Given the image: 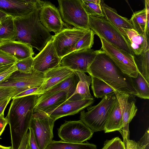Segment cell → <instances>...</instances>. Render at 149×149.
<instances>
[{"instance_id": "2", "label": "cell", "mask_w": 149, "mask_h": 149, "mask_svg": "<svg viewBox=\"0 0 149 149\" xmlns=\"http://www.w3.org/2000/svg\"><path fill=\"white\" fill-rule=\"evenodd\" d=\"M38 97L33 95L12 99L6 117L10 127L11 149H18L28 131Z\"/></svg>"}, {"instance_id": "33", "label": "cell", "mask_w": 149, "mask_h": 149, "mask_svg": "<svg viewBox=\"0 0 149 149\" xmlns=\"http://www.w3.org/2000/svg\"><path fill=\"white\" fill-rule=\"evenodd\" d=\"M95 33L90 29L77 42L74 48V51L90 49L94 44Z\"/></svg>"}, {"instance_id": "6", "label": "cell", "mask_w": 149, "mask_h": 149, "mask_svg": "<svg viewBox=\"0 0 149 149\" xmlns=\"http://www.w3.org/2000/svg\"><path fill=\"white\" fill-rule=\"evenodd\" d=\"M59 11L62 19L77 29H87L89 16L81 0H58Z\"/></svg>"}, {"instance_id": "35", "label": "cell", "mask_w": 149, "mask_h": 149, "mask_svg": "<svg viewBox=\"0 0 149 149\" xmlns=\"http://www.w3.org/2000/svg\"><path fill=\"white\" fill-rule=\"evenodd\" d=\"M17 61L13 56L0 49V64L3 65H11Z\"/></svg>"}, {"instance_id": "9", "label": "cell", "mask_w": 149, "mask_h": 149, "mask_svg": "<svg viewBox=\"0 0 149 149\" xmlns=\"http://www.w3.org/2000/svg\"><path fill=\"white\" fill-rule=\"evenodd\" d=\"M101 49L113 61L124 74L131 77H136L138 71L134 56L118 48L102 38Z\"/></svg>"}, {"instance_id": "37", "label": "cell", "mask_w": 149, "mask_h": 149, "mask_svg": "<svg viewBox=\"0 0 149 149\" xmlns=\"http://www.w3.org/2000/svg\"><path fill=\"white\" fill-rule=\"evenodd\" d=\"M15 92V89L11 87H0V100L12 97Z\"/></svg>"}, {"instance_id": "40", "label": "cell", "mask_w": 149, "mask_h": 149, "mask_svg": "<svg viewBox=\"0 0 149 149\" xmlns=\"http://www.w3.org/2000/svg\"><path fill=\"white\" fill-rule=\"evenodd\" d=\"M139 145L145 149H149V128L146 130L143 137L137 142Z\"/></svg>"}, {"instance_id": "8", "label": "cell", "mask_w": 149, "mask_h": 149, "mask_svg": "<svg viewBox=\"0 0 149 149\" xmlns=\"http://www.w3.org/2000/svg\"><path fill=\"white\" fill-rule=\"evenodd\" d=\"M45 80L44 74L33 70L31 74L20 73L16 71L7 79L0 82V87H11L15 92L12 98L29 88L40 87ZM11 98V99H12Z\"/></svg>"}, {"instance_id": "49", "label": "cell", "mask_w": 149, "mask_h": 149, "mask_svg": "<svg viewBox=\"0 0 149 149\" xmlns=\"http://www.w3.org/2000/svg\"><path fill=\"white\" fill-rule=\"evenodd\" d=\"M6 67L5 66H3L0 68V72L5 69Z\"/></svg>"}, {"instance_id": "31", "label": "cell", "mask_w": 149, "mask_h": 149, "mask_svg": "<svg viewBox=\"0 0 149 149\" xmlns=\"http://www.w3.org/2000/svg\"><path fill=\"white\" fill-rule=\"evenodd\" d=\"M137 96L144 99H149V84L139 72L135 78L131 77Z\"/></svg>"}, {"instance_id": "30", "label": "cell", "mask_w": 149, "mask_h": 149, "mask_svg": "<svg viewBox=\"0 0 149 149\" xmlns=\"http://www.w3.org/2000/svg\"><path fill=\"white\" fill-rule=\"evenodd\" d=\"M91 89L94 96L97 98H102L104 96L115 91L102 80L91 77Z\"/></svg>"}, {"instance_id": "27", "label": "cell", "mask_w": 149, "mask_h": 149, "mask_svg": "<svg viewBox=\"0 0 149 149\" xmlns=\"http://www.w3.org/2000/svg\"><path fill=\"white\" fill-rule=\"evenodd\" d=\"M149 39L145 41L143 50L141 54L134 57V60L138 71L149 84Z\"/></svg>"}, {"instance_id": "46", "label": "cell", "mask_w": 149, "mask_h": 149, "mask_svg": "<svg viewBox=\"0 0 149 149\" xmlns=\"http://www.w3.org/2000/svg\"><path fill=\"white\" fill-rule=\"evenodd\" d=\"M8 15L6 13L0 10V24L2 21Z\"/></svg>"}, {"instance_id": "16", "label": "cell", "mask_w": 149, "mask_h": 149, "mask_svg": "<svg viewBox=\"0 0 149 149\" xmlns=\"http://www.w3.org/2000/svg\"><path fill=\"white\" fill-rule=\"evenodd\" d=\"M39 16L41 23L49 32L53 31L56 35L64 29L65 24L59 10L50 2L45 1L40 8Z\"/></svg>"}, {"instance_id": "29", "label": "cell", "mask_w": 149, "mask_h": 149, "mask_svg": "<svg viewBox=\"0 0 149 149\" xmlns=\"http://www.w3.org/2000/svg\"><path fill=\"white\" fill-rule=\"evenodd\" d=\"M45 149H97L96 146L88 142L75 143L52 140Z\"/></svg>"}, {"instance_id": "45", "label": "cell", "mask_w": 149, "mask_h": 149, "mask_svg": "<svg viewBox=\"0 0 149 149\" xmlns=\"http://www.w3.org/2000/svg\"><path fill=\"white\" fill-rule=\"evenodd\" d=\"M11 98L10 97L0 100V115H4L5 110Z\"/></svg>"}, {"instance_id": "10", "label": "cell", "mask_w": 149, "mask_h": 149, "mask_svg": "<svg viewBox=\"0 0 149 149\" xmlns=\"http://www.w3.org/2000/svg\"><path fill=\"white\" fill-rule=\"evenodd\" d=\"M89 29L64 28L59 33L52 36L54 47L58 57L62 58L74 51L77 42Z\"/></svg>"}, {"instance_id": "32", "label": "cell", "mask_w": 149, "mask_h": 149, "mask_svg": "<svg viewBox=\"0 0 149 149\" xmlns=\"http://www.w3.org/2000/svg\"><path fill=\"white\" fill-rule=\"evenodd\" d=\"M82 6L88 15L104 17L100 0H81Z\"/></svg>"}, {"instance_id": "7", "label": "cell", "mask_w": 149, "mask_h": 149, "mask_svg": "<svg viewBox=\"0 0 149 149\" xmlns=\"http://www.w3.org/2000/svg\"><path fill=\"white\" fill-rule=\"evenodd\" d=\"M55 121L45 112H34L29 127L33 131L40 149H45L53 140Z\"/></svg>"}, {"instance_id": "5", "label": "cell", "mask_w": 149, "mask_h": 149, "mask_svg": "<svg viewBox=\"0 0 149 149\" xmlns=\"http://www.w3.org/2000/svg\"><path fill=\"white\" fill-rule=\"evenodd\" d=\"M116 98L114 92L104 96L97 105L88 107L87 111H81L80 120L93 132L104 131L109 112Z\"/></svg>"}, {"instance_id": "14", "label": "cell", "mask_w": 149, "mask_h": 149, "mask_svg": "<svg viewBox=\"0 0 149 149\" xmlns=\"http://www.w3.org/2000/svg\"><path fill=\"white\" fill-rule=\"evenodd\" d=\"M45 2L39 0H0V10L15 18L41 7Z\"/></svg>"}, {"instance_id": "18", "label": "cell", "mask_w": 149, "mask_h": 149, "mask_svg": "<svg viewBox=\"0 0 149 149\" xmlns=\"http://www.w3.org/2000/svg\"><path fill=\"white\" fill-rule=\"evenodd\" d=\"M94 102V99H85L75 101L67 100L53 111L47 113L50 117L56 120L64 116L77 113L91 106Z\"/></svg>"}, {"instance_id": "3", "label": "cell", "mask_w": 149, "mask_h": 149, "mask_svg": "<svg viewBox=\"0 0 149 149\" xmlns=\"http://www.w3.org/2000/svg\"><path fill=\"white\" fill-rule=\"evenodd\" d=\"M40 8L22 17L14 19L15 40L28 44L40 52L52 37L40 20L39 15Z\"/></svg>"}, {"instance_id": "1", "label": "cell", "mask_w": 149, "mask_h": 149, "mask_svg": "<svg viewBox=\"0 0 149 149\" xmlns=\"http://www.w3.org/2000/svg\"><path fill=\"white\" fill-rule=\"evenodd\" d=\"M87 72L103 81L115 91L137 95L132 78L123 73L103 51L96 55Z\"/></svg>"}, {"instance_id": "22", "label": "cell", "mask_w": 149, "mask_h": 149, "mask_svg": "<svg viewBox=\"0 0 149 149\" xmlns=\"http://www.w3.org/2000/svg\"><path fill=\"white\" fill-rule=\"evenodd\" d=\"M145 8L134 12L130 20L138 33L149 36V1L145 0Z\"/></svg>"}, {"instance_id": "39", "label": "cell", "mask_w": 149, "mask_h": 149, "mask_svg": "<svg viewBox=\"0 0 149 149\" xmlns=\"http://www.w3.org/2000/svg\"><path fill=\"white\" fill-rule=\"evenodd\" d=\"M29 146L30 149H40L33 129L29 127Z\"/></svg>"}, {"instance_id": "44", "label": "cell", "mask_w": 149, "mask_h": 149, "mask_svg": "<svg viewBox=\"0 0 149 149\" xmlns=\"http://www.w3.org/2000/svg\"><path fill=\"white\" fill-rule=\"evenodd\" d=\"M29 137V130L28 131L24 136L18 149H26L28 145Z\"/></svg>"}, {"instance_id": "34", "label": "cell", "mask_w": 149, "mask_h": 149, "mask_svg": "<svg viewBox=\"0 0 149 149\" xmlns=\"http://www.w3.org/2000/svg\"><path fill=\"white\" fill-rule=\"evenodd\" d=\"M33 57L17 61L15 63L17 71L20 73L31 74L33 72Z\"/></svg>"}, {"instance_id": "11", "label": "cell", "mask_w": 149, "mask_h": 149, "mask_svg": "<svg viewBox=\"0 0 149 149\" xmlns=\"http://www.w3.org/2000/svg\"><path fill=\"white\" fill-rule=\"evenodd\" d=\"M94 132L81 120L66 121L58 129V136L63 141L81 143L89 140Z\"/></svg>"}, {"instance_id": "43", "label": "cell", "mask_w": 149, "mask_h": 149, "mask_svg": "<svg viewBox=\"0 0 149 149\" xmlns=\"http://www.w3.org/2000/svg\"><path fill=\"white\" fill-rule=\"evenodd\" d=\"M8 124L7 118L4 117V115H0V136L5 129L7 125Z\"/></svg>"}, {"instance_id": "38", "label": "cell", "mask_w": 149, "mask_h": 149, "mask_svg": "<svg viewBox=\"0 0 149 149\" xmlns=\"http://www.w3.org/2000/svg\"><path fill=\"white\" fill-rule=\"evenodd\" d=\"M121 139L116 137L111 140H107L104 143L102 149H116Z\"/></svg>"}, {"instance_id": "48", "label": "cell", "mask_w": 149, "mask_h": 149, "mask_svg": "<svg viewBox=\"0 0 149 149\" xmlns=\"http://www.w3.org/2000/svg\"><path fill=\"white\" fill-rule=\"evenodd\" d=\"M0 149H11V147L4 146L0 145Z\"/></svg>"}, {"instance_id": "25", "label": "cell", "mask_w": 149, "mask_h": 149, "mask_svg": "<svg viewBox=\"0 0 149 149\" xmlns=\"http://www.w3.org/2000/svg\"><path fill=\"white\" fill-rule=\"evenodd\" d=\"M68 94L65 91L59 92L35 105L34 112L42 111L47 113L52 111L67 100Z\"/></svg>"}, {"instance_id": "51", "label": "cell", "mask_w": 149, "mask_h": 149, "mask_svg": "<svg viewBox=\"0 0 149 149\" xmlns=\"http://www.w3.org/2000/svg\"><path fill=\"white\" fill-rule=\"evenodd\" d=\"M26 149H30V148L29 146V143H28V145Z\"/></svg>"}, {"instance_id": "12", "label": "cell", "mask_w": 149, "mask_h": 149, "mask_svg": "<svg viewBox=\"0 0 149 149\" xmlns=\"http://www.w3.org/2000/svg\"><path fill=\"white\" fill-rule=\"evenodd\" d=\"M102 51L91 49L74 51L63 57L60 65L75 72H87L96 55Z\"/></svg>"}, {"instance_id": "41", "label": "cell", "mask_w": 149, "mask_h": 149, "mask_svg": "<svg viewBox=\"0 0 149 149\" xmlns=\"http://www.w3.org/2000/svg\"><path fill=\"white\" fill-rule=\"evenodd\" d=\"M38 88V87H35L26 90L15 95L12 97L11 99L31 95H33L35 92L37 90Z\"/></svg>"}, {"instance_id": "17", "label": "cell", "mask_w": 149, "mask_h": 149, "mask_svg": "<svg viewBox=\"0 0 149 149\" xmlns=\"http://www.w3.org/2000/svg\"><path fill=\"white\" fill-rule=\"evenodd\" d=\"M75 72L60 65L49 70L44 74L45 80L33 95H37L39 97Z\"/></svg>"}, {"instance_id": "50", "label": "cell", "mask_w": 149, "mask_h": 149, "mask_svg": "<svg viewBox=\"0 0 149 149\" xmlns=\"http://www.w3.org/2000/svg\"><path fill=\"white\" fill-rule=\"evenodd\" d=\"M4 65H2V64H0V68H1Z\"/></svg>"}, {"instance_id": "36", "label": "cell", "mask_w": 149, "mask_h": 149, "mask_svg": "<svg viewBox=\"0 0 149 149\" xmlns=\"http://www.w3.org/2000/svg\"><path fill=\"white\" fill-rule=\"evenodd\" d=\"M17 70L15 63L0 72V82L8 77L14 72Z\"/></svg>"}, {"instance_id": "42", "label": "cell", "mask_w": 149, "mask_h": 149, "mask_svg": "<svg viewBox=\"0 0 149 149\" xmlns=\"http://www.w3.org/2000/svg\"><path fill=\"white\" fill-rule=\"evenodd\" d=\"M125 149H145V148L141 147L138 142L129 139L127 141Z\"/></svg>"}, {"instance_id": "13", "label": "cell", "mask_w": 149, "mask_h": 149, "mask_svg": "<svg viewBox=\"0 0 149 149\" xmlns=\"http://www.w3.org/2000/svg\"><path fill=\"white\" fill-rule=\"evenodd\" d=\"M119 104L122 114L123 126L119 131L123 139V143L125 149L127 142L130 139L129 124L135 116L137 108L135 105V96L115 91Z\"/></svg>"}, {"instance_id": "15", "label": "cell", "mask_w": 149, "mask_h": 149, "mask_svg": "<svg viewBox=\"0 0 149 149\" xmlns=\"http://www.w3.org/2000/svg\"><path fill=\"white\" fill-rule=\"evenodd\" d=\"M61 58L58 56L52 38L33 58V70L43 74L60 65Z\"/></svg>"}, {"instance_id": "20", "label": "cell", "mask_w": 149, "mask_h": 149, "mask_svg": "<svg viewBox=\"0 0 149 149\" xmlns=\"http://www.w3.org/2000/svg\"><path fill=\"white\" fill-rule=\"evenodd\" d=\"M79 81V77L75 72L67 79L39 96L36 104L62 91H65L68 93L69 98L74 92Z\"/></svg>"}, {"instance_id": "23", "label": "cell", "mask_w": 149, "mask_h": 149, "mask_svg": "<svg viewBox=\"0 0 149 149\" xmlns=\"http://www.w3.org/2000/svg\"><path fill=\"white\" fill-rule=\"evenodd\" d=\"M79 78L75 90L73 94L67 100L75 101L82 99H93L89 88L91 77L84 72H76Z\"/></svg>"}, {"instance_id": "21", "label": "cell", "mask_w": 149, "mask_h": 149, "mask_svg": "<svg viewBox=\"0 0 149 149\" xmlns=\"http://www.w3.org/2000/svg\"><path fill=\"white\" fill-rule=\"evenodd\" d=\"M101 5L104 17L120 31L125 38V30L134 29L130 21L119 15L114 9L101 1Z\"/></svg>"}, {"instance_id": "28", "label": "cell", "mask_w": 149, "mask_h": 149, "mask_svg": "<svg viewBox=\"0 0 149 149\" xmlns=\"http://www.w3.org/2000/svg\"><path fill=\"white\" fill-rule=\"evenodd\" d=\"M14 19L8 15L0 24V43L15 40L16 29Z\"/></svg>"}, {"instance_id": "24", "label": "cell", "mask_w": 149, "mask_h": 149, "mask_svg": "<svg viewBox=\"0 0 149 149\" xmlns=\"http://www.w3.org/2000/svg\"><path fill=\"white\" fill-rule=\"evenodd\" d=\"M123 126L122 114L118 100L116 98L109 112L105 126V133L119 131Z\"/></svg>"}, {"instance_id": "47", "label": "cell", "mask_w": 149, "mask_h": 149, "mask_svg": "<svg viewBox=\"0 0 149 149\" xmlns=\"http://www.w3.org/2000/svg\"><path fill=\"white\" fill-rule=\"evenodd\" d=\"M116 149H125L123 143L121 140L119 141Z\"/></svg>"}, {"instance_id": "19", "label": "cell", "mask_w": 149, "mask_h": 149, "mask_svg": "<svg viewBox=\"0 0 149 149\" xmlns=\"http://www.w3.org/2000/svg\"><path fill=\"white\" fill-rule=\"evenodd\" d=\"M0 49L12 56L17 61L32 57L34 54L32 47L17 40L0 43Z\"/></svg>"}, {"instance_id": "4", "label": "cell", "mask_w": 149, "mask_h": 149, "mask_svg": "<svg viewBox=\"0 0 149 149\" xmlns=\"http://www.w3.org/2000/svg\"><path fill=\"white\" fill-rule=\"evenodd\" d=\"M88 16V28L95 34L118 48L134 55L125 37L104 17Z\"/></svg>"}, {"instance_id": "26", "label": "cell", "mask_w": 149, "mask_h": 149, "mask_svg": "<svg viewBox=\"0 0 149 149\" xmlns=\"http://www.w3.org/2000/svg\"><path fill=\"white\" fill-rule=\"evenodd\" d=\"M125 38L133 54L139 56L142 53L146 40L149 38L147 35L139 34L134 29L125 30Z\"/></svg>"}]
</instances>
